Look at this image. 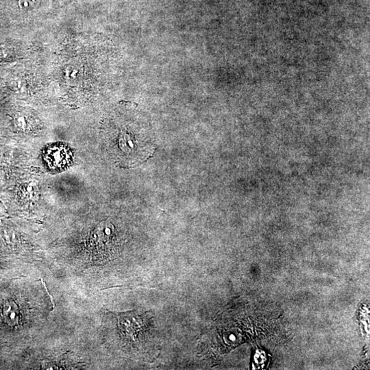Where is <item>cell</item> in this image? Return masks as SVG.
Segmentation results:
<instances>
[{"label":"cell","instance_id":"cell-2","mask_svg":"<svg viewBox=\"0 0 370 370\" xmlns=\"http://www.w3.org/2000/svg\"><path fill=\"white\" fill-rule=\"evenodd\" d=\"M115 228L109 222L99 224L89 239L91 248L101 257H108L115 246Z\"/></svg>","mask_w":370,"mask_h":370},{"label":"cell","instance_id":"cell-4","mask_svg":"<svg viewBox=\"0 0 370 370\" xmlns=\"http://www.w3.org/2000/svg\"><path fill=\"white\" fill-rule=\"evenodd\" d=\"M4 320L9 326H14L19 321V310L18 306L13 301H7L3 305Z\"/></svg>","mask_w":370,"mask_h":370},{"label":"cell","instance_id":"cell-3","mask_svg":"<svg viewBox=\"0 0 370 370\" xmlns=\"http://www.w3.org/2000/svg\"><path fill=\"white\" fill-rule=\"evenodd\" d=\"M43 158L47 167L54 171H61L72 164L73 154L68 145L56 143L45 148Z\"/></svg>","mask_w":370,"mask_h":370},{"label":"cell","instance_id":"cell-1","mask_svg":"<svg viewBox=\"0 0 370 370\" xmlns=\"http://www.w3.org/2000/svg\"><path fill=\"white\" fill-rule=\"evenodd\" d=\"M119 110L110 119L105 130L107 150L116 162L132 167L145 161L154 151L147 121L135 110Z\"/></svg>","mask_w":370,"mask_h":370}]
</instances>
